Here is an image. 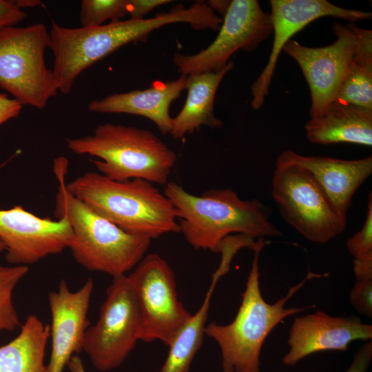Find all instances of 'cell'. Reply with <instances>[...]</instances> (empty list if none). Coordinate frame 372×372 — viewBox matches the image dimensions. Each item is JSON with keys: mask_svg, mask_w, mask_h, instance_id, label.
<instances>
[{"mask_svg": "<svg viewBox=\"0 0 372 372\" xmlns=\"http://www.w3.org/2000/svg\"><path fill=\"white\" fill-rule=\"evenodd\" d=\"M208 21L207 8L199 1L187 8L179 4L149 19H130L94 27L66 28L52 21L49 48L54 58L52 71L58 90L70 93L77 77L87 68L126 44L146 41L158 28L186 23L200 30Z\"/></svg>", "mask_w": 372, "mask_h": 372, "instance_id": "obj_1", "label": "cell"}, {"mask_svg": "<svg viewBox=\"0 0 372 372\" xmlns=\"http://www.w3.org/2000/svg\"><path fill=\"white\" fill-rule=\"evenodd\" d=\"M163 193L177 211L179 232L196 249L219 253L223 241L233 234L253 238L281 235L260 200H242L231 188L196 196L169 181Z\"/></svg>", "mask_w": 372, "mask_h": 372, "instance_id": "obj_2", "label": "cell"}, {"mask_svg": "<svg viewBox=\"0 0 372 372\" xmlns=\"http://www.w3.org/2000/svg\"><path fill=\"white\" fill-rule=\"evenodd\" d=\"M68 161L58 157L53 169L58 181L54 216L65 218L72 231L68 249L86 269L114 277L126 275L143 259L152 239L130 234L100 216L66 187Z\"/></svg>", "mask_w": 372, "mask_h": 372, "instance_id": "obj_3", "label": "cell"}, {"mask_svg": "<svg viewBox=\"0 0 372 372\" xmlns=\"http://www.w3.org/2000/svg\"><path fill=\"white\" fill-rule=\"evenodd\" d=\"M265 245L264 238H260L252 249L254 256L251 270L233 321L225 325L212 322L205 327V334L214 339L220 349L223 372H260L261 349L270 332L285 318L315 307H285L307 281L324 276L310 271L275 303L269 304L263 299L260 289L258 260Z\"/></svg>", "mask_w": 372, "mask_h": 372, "instance_id": "obj_4", "label": "cell"}, {"mask_svg": "<svg viewBox=\"0 0 372 372\" xmlns=\"http://www.w3.org/2000/svg\"><path fill=\"white\" fill-rule=\"evenodd\" d=\"M66 187L96 213L130 234L152 240L179 232L176 208L147 180L117 181L89 172L66 183Z\"/></svg>", "mask_w": 372, "mask_h": 372, "instance_id": "obj_5", "label": "cell"}, {"mask_svg": "<svg viewBox=\"0 0 372 372\" xmlns=\"http://www.w3.org/2000/svg\"><path fill=\"white\" fill-rule=\"evenodd\" d=\"M73 153L92 160L99 173L117 181L143 179L165 185L176 162V154L152 132L121 124L96 126L90 135L67 138Z\"/></svg>", "mask_w": 372, "mask_h": 372, "instance_id": "obj_6", "label": "cell"}, {"mask_svg": "<svg viewBox=\"0 0 372 372\" xmlns=\"http://www.w3.org/2000/svg\"><path fill=\"white\" fill-rule=\"evenodd\" d=\"M50 34L43 23L0 30V87L22 105L43 109L59 92L44 59Z\"/></svg>", "mask_w": 372, "mask_h": 372, "instance_id": "obj_7", "label": "cell"}, {"mask_svg": "<svg viewBox=\"0 0 372 372\" xmlns=\"http://www.w3.org/2000/svg\"><path fill=\"white\" fill-rule=\"evenodd\" d=\"M271 195L282 218L313 242L327 243L345 229L347 215L332 207L311 175L301 167L276 166Z\"/></svg>", "mask_w": 372, "mask_h": 372, "instance_id": "obj_8", "label": "cell"}, {"mask_svg": "<svg viewBox=\"0 0 372 372\" xmlns=\"http://www.w3.org/2000/svg\"><path fill=\"white\" fill-rule=\"evenodd\" d=\"M141 319L127 275L114 277L96 322L85 332L82 351L102 371L119 366L140 340Z\"/></svg>", "mask_w": 372, "mask_h": 372, "instance_id": "obj_9", "label": "cell"}, {"mask_svg": "<svg viewBox=\"0 0 372 372\" xmlns=\"http://www.w3.org/2000/svg\"><path fill=\"white\" fill-rule=\"evenodd\" d=\"M127 277L141 314L139 340H159L169 347L192 315L178 300L171 267L160 255L150 254Z\"/></svg>", "mask_w": 372, "mask_h": 372, "instance_id": "obj_10", "label": "cell"}, {"mask_svg": "<svg viewBox=\"0 0 372 372\" xmlns=\"http://www.w3.org/2000/svg\"><path fill=\"white\" fill-rule=\"evenodd\" d=\"M272 31L270 14L258 1L232 0L213 42L195 54H175L174 63L182 75L216 72L234 52L256 50Z\"/></svg>", "mask_w": 372, "mask_h": 372, "instance_id": "obj_11", "label": "cell"}, {"mask_svg": "<svg viewBox=\"0 0 372 372\" xmlns=\"http://www.w3.org/2000/svg\"><path fill=\"white\" fill-rule=\"evenodd\" d=\"M332 30L336 39L330 45L311 48L290 40L282 49L297 62L308 83L311 118L320 116L335 101L353 53L355 39L348 24L334 23Z\"/></svg>", "mask_w": 372, "mask_h": 372, "instance_id": "obj_12", "label": "cell"}, {"mask_svg": "<svg viewBox=\"0 0 372 372\" xmlns=\"http://www.w3.org/2000/svg\"><path fill=\"white\" fill-rule=\"evenodd\" d=\"M72 231L68 221L38 216L21 205L0 209V240L6 260L28 266L68 249Z\"/></svg>", "mask_w": 372, "mask_h": 372, "instance_id": "obj_13", "label": "cell"}, {"mask_svg": "<svg viewBox=\"0 0 372 372\" xmlns=\"http://www.w3.org/2000/svg\"><path fill=\"white\" fill-rule=\"evenodd\" d=\"M270 18L273 41L269 60L251 86V107H261L268 94L278 59L285 44L311 22L333 17L354 22L371 19V12L343 8L327 0H271Z\"/></svg>", "mask_w": 372, "mask_h": 372, "instance_id": "obj_14", "label": "cell"}, {"mask_svg": "<svg viewBox=\"0 0 372 372\" xmlns=\"http://www.w3.org/2000/svg\"><path fill=\"white\" fill-rule=\"evenodd\" d=\"M94 282L88 278L77 291L70 289L65 280L48 293L51 313V351L48 372H63L74 353L82 351Z\"/></svg>", "mask_w": 372, "mask_h": 372, "instance_id": "obj_15", "label": "cell"}, {"mask_svg": "<svg viewBox=\"0 0 372 372\" xmlns=\"http://www.w3.org/2000/svg\"><path fill=\"white\" fill-rule=\"evenodd\" d=\"M371 338L372 325L363 324L360 318L333 317L317 311L293 321L287 340L289 350L282 362L294 366L311 354L324 351H346L351 342Z\"/></svg>", "mask_w": 372, "mask_h": 372, "instance_id": "obj_16", "label": "cell"}, {"mask_svg": "<svg viewBox=\"0 0 372 372\" xmlns=\"http://www.w3.org/2000/svg\"><path fill=\"white\" fill-rule=\"evenodd\" d=\"M294 165L306 170L332 207L347 215L357 189L372 174V157L342 160L309 156L285 150L276 158V166Z\"/></svg>", "mask_w": 372, "mask_h": 372, "instance_id": "obj_17", "label": "cell"}, {"mask_svg": "<svg viewBox=\"0 0 372 372\" xmlns=\"http://www.w3.org/2000/svg\"><path fill=\"white\" fill-rule=\"evenodd\" d=\"M187 76L167 81H154L145 90L114 94L90 102V112L102 114H128L151 120L163 134H169L173 118L172 103L185 90Z\"/></svg>", "mask_w": 372, "mask_h": 372, "instance_id": "obj_18", "label": "cell"}, {"mask_svg": "<svg viewBox=\"0 0 372 372\" xmlns=\"http://www.w3.org/2000/svg\"><path fill=\"white\" fill-rule=\"evenodd\" d=\"M307 140L313 143H351L372 145V109L335 100L319 116L304 125Z\"/></svg>", "mask_w": 372, "mask_h": 372, "instance_id": "obj_19", "label": "cell"}, {"mask_svg": "<svg viewBox=\"0 0 372 372\" xmlns=\"http://www.w3.org/2000/svg\"><path fill=\"white\" fill-rule=\"evenodd\" d=\"M229 61L220 71L187 76V96L177 116L173 118L170 134L178 139L191 134L203 125L222 128L223 123L214 111L215 95L223 77L234 68Z\"/></svg>", "mask_w": 372, "mask_h": 372, "instance_id": "obj_20", "label": "cell"}, {"mask_svg": "<svg viewBox=\"0 0 372 372\" xmlns=\"http://www.w3.org/2000/svg\"><path fill=\"white\" fill-rule=\"evenodd\" d=\"M232 258L222 255L220 266L212 275L211 282L198 309L182 327L169 344L165 362L159 372H189L192 360L200 348L212 294L221 276L229 270Z\"/></svg>", "mask_w": 372, "mask_h": 372, "instance_id": "obj_21", "label": "cell"}, {"mask_svg": "<svg viewBox=\"0 0 372 372\" xmlns=\"http://www.w3.org/2000/svg\"><path fill=\"white\" fill-rule=\"evenodd\" d=\"M19 334L0 347V372H48L45 354L50 324L30 314Z\"/></svg>", "mask_w": 372, "mask_h": 372, "instance_id": "obj_22", "label": "cell"}, {"mask_svg": "<svg viewBox=\"0 0 372 372\" xmlns=\"http://www.w3.org/2000/svg\"><path fill=\"white\" fill-rule=\"evenodd\" d=\"M354 46L335 100L372 109V30L348 24Z\"/></svg>", "mask_w": 372, "mask_h": 372, "instance_id": "obj_23", "label": "cell"}, {"mask_svg": "<svg viewBox=\"0 0 372 372\" xmlns=\"http://www.w3.org/2000/svg\"><path fill=\"white\" fill-rule=\"evenodd\" d=\"M28 270L24 265H0V332L12 331L21 325L12 296L16 286Z\"/></svg>", "mask_w": 372, "mask_h": 372, "instance_id": "obj_24", "label": "cell"}, {"mask_svg": "<svg viewBox=\"0 0 372 372\" xmlns=\"http://www.w3.org/2000/svg\"><path fill=\"white\" fill-rule=\"evenodd\" d=\"M128 0H83L80 10L81 27H94L107 21H121L127 14Z\"/></svg>", "mask_w": 372, "mask_h": 372, "instance_id": "obj_25", "label": "cell"}, {"mask_svg": "<svg viewBox=\"0 0 372 372\" xmlns=\"http://www.w3.org/2000/svg\"><path fill=\"white\" fill-rule=\"evenodd\" d=\"M347 247L354 258L372 256V196L369 195L367 212L362 229L347 240Z\"/></svg>", "mask_w": 372, "mask_h": 372, "instance_id": "obj_26", "label": "cell"}, {"mask_svg": "<svg viewBox=\"0 0 372 372\" xmlns=\"http://www.w3.org/2000/svg\"><path fill=\"white\" fill-rule=\"evenodd\" d=\"M349 301L360 314L372 316V280L356 281L351 289Z\"/></svg>", "mask_w": 372, "mask_h": 372, "instance_id": "obj_27", "label": "cell"}, {"mask_svg": "<svg viewBox=\"0 0 372 372\" xmlns=\"http://www.w3.org/2000/svg\"><path fill=\"white\" fill-rule=\"evenodd\" d=\"M26 13L19 8L15 1L0 0V30L21 22Z\"/></svg>", "mask_w": 372, "mask_h": 372, "instance_id": "obj_28", "label": "cell"}, {"mask_svg": "<svg viewBox=\"0 0 372 372\" xmlns=\"http://www.w3.org/2000/svg\"><path fill=\"white\" fill-rule=\"evenodd\" d=\"M169 2V0H128L127 14L130 19H143L156 7Z\"/></svg>", "mask_w": 372, "mask_h": 372, "instance_id": "obj_29", "label": "cell"}, {"mask_svg": "<svg viewBox=\"0 0 372 372\" xmlns=\"http://www.w3.org/2000/svg\"><path fill=\"white\" fill-rule=\"evenodd\" d=\"M372 359V342L362 344L355 353L352 363L346 372H367Z\"/></svg>", "mask_w": 372, "mask_h": 372, "instance_id": "obj_30", "label": "cell"}, {"mask_svg": "<svg viewBox=\"0 0 372 372\" xmlns=\"http://www.w3.org/2000/svg\"><path fill=\"white\" fill-rule=\"evenodd\" d=\"M22 105L7 94L0 92V126L8 121L17 118L21 113Z\"/></svg>", "mask_w": 372, "mask_h": 372, "instance_id": "obj_31", "label": "cell"}, {"mask_svg": "<svg viewBox=\"0 0 372 372\" xmlns=\"http://www.w3.org/2000/svg\"><path fill=\"white\" fill-rule=\"evenodd\" d=\"M353 272L356 281L372 280V256L354 258Z\"/></svg>", "mask_w": 372, "mask_h": 372, "instance_id": "obj_32", "label": "cell"}, {"mask_svg": "<svg viewBox=\"0 0 372 372\" xmlns=\"http://www.w3.org/2000/svg\"><path fill=\"white\" fill-rule=\"evenodd\" d=\"M231 1H219V0H210L208 1L207 4L209 8L215 12H217L220 14L225 15L229 7Z\"/></svg>", "mask_w": 372, "mask_h": 372, "instance_id": "obj_33", "label": "cell"}, {"mask_svg": "<svg viewBox=\"0 0 372 372\" xmlns=\"http://www.w3.org/2000/svg\"><path fill=\"white\" fill-rule=\"evenodd\" d=\"M67 366L71 372H86L82 360L78 355L72 356L68 363Z\"/></svg>", "mask_w": 372, "mask_h": 372, "instance_id": "obj_34", "label": "cell"}, {"mask_svg": "<svg viewBox=\"0 0 372 372\" xmlns=\"http://www.w3.org/2000/svg\"><path fill=\"white\" fill-rule=\"evenodd\" d=\"M17 6L23 10V8H33L41 3L38 0H14Z\"/></svg>", "mask_w": 372, "mask_h": 372, "instance_id": "obj_35", "label": "cell"}, {"mask_svg": "<svg viewBox=\"0 0 372 372\" xmlns=\"http://www.w3.org/2000/svg\"><path fill=\"white\" fill-rule=\"evenodd\" d=\"M5 251V246L3 243L0 240V253Z\"/></svg>", "mask_w": 372, "mask_h": 372, "instance_id": "obj_36", "label": "cell"}]
</instances>
